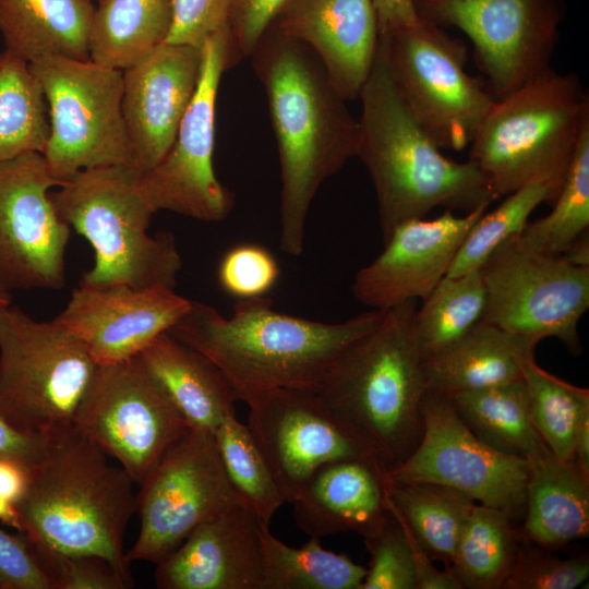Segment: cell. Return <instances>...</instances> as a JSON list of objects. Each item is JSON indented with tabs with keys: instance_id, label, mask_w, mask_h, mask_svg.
Returning a JSON list of instances; mask_svg holds the SVG:
<instances>
[{
	"instance_id": "1",
	"label": "cell",
	"mask_w": 589,
	"mask_h": 589,
	"mask_svg": "<svg viewBox=\"0 0 589 589\" xmlns=\"http://www.w3.org/2000/svg\"><path fill=\"white\" fill-rule=\"evenodd\" d=\"M262 83L280 164L281 250L299 256L315 194L356 157L358 120L304 43L272 25L250 56Z\"/></svg>"
},
{
	"instance_id": "2",
	"label": "cell",
	"mask_w": 589,
	"mask_h": 589,
	"mask_svg": "<svg viewBox=\"0 0 589 589\" xmlns=\"http://www.w3.org/2000/svg\"><path fill=\"white\" fill-rule=\"evenodd\" d=\"M383 312L326 323L277 311L267 296L237 300L230 316L191 301L168 333L215 363L238 401L248 404L277 388L317 392L340 353L373 329Z\"/></svg>"
},
{
	"instance_id": "3",
	"label": "cell",
	"mask_w": 589,
	"mask_h": 589,
	"mask_svg": "<svg viewBox=\"0 0 589 589\" xmlns=\"http://www.w3.org/2000/svg\"><path fill=\"white\" fill-rule=\"evenodd\" d=\"M358 98L356 157L374 187L383 241L398 224L436 207L470 213L498 199L474 163L443 155L401 96L380 43Z\"/></svg>"
},
{
	"instance_id": "4",
	"label": "cell",
	"mask_w": 589,
	"mask_h": 589,
	"mask_svg": "<svg viewBox=\"0 0 589 589\" xmlns=\"http://www.w3.org/2000/svg\"><path fill=\"white\" fill-rule=\"evenodd\" d=\"M133 480L75 425L46 436L41 459L16 504L27 543L67 555H96L132 579L123 548L136 512Z\"/></svg>"
},
{
	"instance_id": "5",
	"label": "cell",
	"mask_w": 589,
	"mask_h": 589,
	"mask_svg": "<svg viewBox=\"0 0 589 589\" xmlns=\"http://www.w3.org/2000/svg\"><path fill=\"white\" fill-rule=\"evenodd\" d=\"M417 300L383 312L378 324L348 346L316 392L345 429L386 471L417 447L429 389L416 330Z\"/></svg>"
},
{
	"instance_id": "6",
	"label": "cell",
	"mask_w": 589,
	"mask_h": 589,
	"mask_svg": "<svg viewBox=\"0 0 589 589\" xmlns=\"http://www.w3.org/2000/svg\"><path fill=\"white\" fill-rule=\"evenodd\" d=\"M588 127L589 97L580 80L549 68L495 99L469 145V160L497 197L532 182L557 195Z\"/></svg>"
},
{
	"instance_id": "7",
	"label": "cell",
	"mask_w": 589,
	"mask_h": 589,
	"mask_svg": "<svg viewBox=\"0 0 589 589\" xmlns=\"http://www.w3.org/2000/svg\"><path fill=\"white\" fill-rule=\"evenodd\" d=\"M136 177L127 165L89 168L50 192L59 216L95 253L80 285L175 289L181 255L172 233L148 235L154 213L137 190Z\"/></svg>"
},
{
	"instance_id": "8",
	"label": "cell",
	"mask_w": 589,
	"mask_h": 589,
	"mask_svg": "<svg viewBox=\"0 0 589 589\" xmlns=\"http://www.w3.org/2000/svg\"><path fill=\"white\" fill-rule=\"evenodd\" d=\"M97 365L56 318L0 311V416L15 430L46 437L74 425Z\"/></svg>"
},
{
	"instance_id": "9",
	"label": "cell",
	"mask_w": 589,
	"mask_h": 589,
	"mask_svg": "<svg viewBox=\"0 0 589 589\" xmlns=\"http://www.w3.org/2000/svg\"><path fill=\"white\" fill-rule=\"evenodd\" d=\"M380 47L408 107L441 149L461 151L495 103L466 71V44L420 16L380 34Z\"/></svg>"
},
{
	"instance_id": "10",
	"label": "cell",
	"mask_w": 589,
	"mask_h": 589,
	"mask_svg": "<svg viewBox=\"0 0 589 589\" xmlns=\"http://www.w3.org/2000/svg\"><path fill=\"white\" fill-rule=\"evenodd\" d=\"M29 68L48 109L44 157L62 182L89 168L131 166L122 117V70L91 59L45 57Z\"/></svg>"
},
{
	"instance_id": "11",
	"label": "cell",
	"mask_w": 589,
	"mask_h": 589,
	"mask_svg": "<svg viewBox=\"0 0 589 589\" xmlns=\"http://www.w3.org/2000/svg\"><path fill=\"white\" fill-rule=\"evenodd\" d=\"M479 272L486 292L483 322L536 344L554 337L574 354L581 351L578 324L589 309V266L531 251L514 236Z\"/></svg>"
},
{
	"instance_id": "12",
	"label": "cell",
	"mask_w": 589,
	"mask_h": 589,
	"mask_svg": "<svg viewBox=\"0 0 589 589\" xmlns=\"http://www.w3.org/2000/svg\"><path fill=\"white\" fill-rule=\"evenodd\" d=\"M229 39L227 24L205 40L197 87L172 145L156 166L137 172V190L154 214L170 211L217 223L235 207V195L218 180L213 163L218 88L235 65Z\"/></svg>"
},
{
	"instance_id": "13",
	"label": "cell",
	"mask_w": 589,
	"mask_h": 589,
	"mask_svg": "<svg viewBox=\"0 0 589 589\" xmlns=\"http://www.w3.org/2000/svg\"><path fill=\"white\" fill-rule=\"evenodd\" d=\"M139 486L140 530L125 552L130 564L158 563L203 521L241 503L224 468L214 433L199 428H190Z\"/></svg>"
},
{
	"instance_id": "14",
	"label": "cell",
	"mask_w": 589,
	"mask_h": 589,
	"mask_svg": "<svg viewBox=\"0 0 589 589\" xmlns=\"http://www.w3.org/2000/svg\"><path fill=\"white\" fill-rule=\"evenodd\" d=\"M74 425L137 485L192 428L140 356L97 365Z\"/></svg>"
},
{
	"instance_id": "15",
	"label": "cell",
	"mask_w": 589,
	"mask_h": 589,
	"mask_svg": "<svg viewBox=\"0 0 589 589\" xmlns=\"http://www.w3.org/2000/svg\"><path fill=\"white\" fill-rule=\"evenodd\" d=\"M418 16L455 27L471 41L478 68L498 99L551 68L563 0H413Z\"/></svg>"
},
{
	"instance_id": "16",
	"label": "cell",
	"mask_w": 589,
	"mask_h": 589,
	"mask_svg": "<svg viewBox=\"0 0 589 589\" xmlns=\"http://www.w3.org/2000/svg\"><path fill=\"white\" fill-rule=\"evenodd\" d=\"M423 431L417 447L387 476L397 481L433 482L456 489L515 522L526 506L529 462L501 453L478 438L446 395L428 389Z\"/></svg>"
},
{
	"instance_id": "17",
	"label": "cell",
	"mask_w": 589,
	"mask_h": 589,
	"mask_svg": "<svg viewBox=\"0 0 589 589\" xmlns=\"http://www.w3.org/2000/svg\"><path fill=\"white\" fill-rule=\"evenodd\" d=\"M62 183L39 152L0 161V285L7 290L64 286L71 227L50 197Z\"/></svg>"
},
{
	"instance_id": "18",
	"label": "cell",
	"mask_w": 589,
	"mask_h": 589,
	"mask_svg": "<svg viewBox=\"0 0 589 589\" xmlns=\"http://www.w3.org/2000/svg\"><path fill=\"white\" fill-rule=\"evenodd\" d=\"M248 428L286 502L296 501L324 465L374 458L316 392L277 388L248 404Z\"/></svg>"
},
{
	"instance_id": "19",
	"label": "cell",
	"mask_w": 589,
	"mask_h": 589,
	"mask_svg": "<svg viewBox=\"0 0 589 589\" xmlns=\"http://www.w3.org/2000/svg\"><path fill=\"white\" fill-rule=\"evenodd\" d=\"M488 207L464 216L445 209L434 219L398 224L383 241V251L357 272L351 285L354 298L378 311L423 300L446 276L465 237Z\"/></svg>"
},
{
	"instance_id": "20",
	"label": "cell",
	"mask_w": 589,
	"mask_h": 589,
	"mask_svg": "<svg viewBox=\"0 0 589 589\" xmlns=\"http://www.w3.org/2000/svg\"><path fill=\"white\" fill-rule=\"evenodd\" d=\"M191 300L166 287L80 285L56 320L73 333L98 364L139 356L188 311Z\"/></svg>"
},
{
	"instance_id": "21",
	"label": "cell",
	"mask_w": 589,
	"mask_h": 589,
	"mask_svg": "<svg viewBox=\"0 0 589 589\" xmlns=\"http://www.w3.org/2000/svg\"><path fill=\"white\" fill-rule=\"evenodd\" d=\"M201 49L164 43L122 70V117L131 167L156 166L173 143L201 75Z\"/></svg>"
},
{
	"instance_id": "22",
	"label": "cell",
	"mask_w": 589,
	"mask_h": 589,
	"mask_svg": "<svg viewBox=\"0 0 589 589\" xmlns=\"http://www.w3.org/2000/svg\"><path fill=\"white\" fill-rule=\"evenodd\" d=\"M259 521L241 503L203 521L156 563V587L259 589Z\"/></svg>"
},
{
	"instance_id": "23",
	"label": "cell",
	"mask_w": 589,
	"mask_h": 589,
	"mask_svg": "<svg viewBox=\"0 0 589 589\" xmlns=\"http://www.w3.org/2000/svg\"><path fill=\"white\" fill-rule=\"evenodd\" d=\"M274 25L314 51L347 101L359 97L380 43L373 0H297Z\"/></svg>"
},
{
	"instance_id": "24",
	"label": "cell",
	"mask_w": 589,
	"mask_h": 589,
	"mask_svg": "<svg viewBox=\"0 0 589 589\" xmlns=\"http://www.w3.org/2000/svg\"><path fill=\"white\" fill-rule=\"evenodd\" d=\"M385 472L374 458H348L324 465L292 502L297 526L318 539L346 531L363 538L375 533L388 516Z\"/></svg>"
},
{
	"instance_id": "25",
	"label": "cell",
	"mask_w": 589,
	"mask_h": 589,
	"mask_svg": "<svg viewBox=\"0 0 589 589\" xmlns=\"http://www.w3.org/2000/svg\"><path fill=\"white\" fill-rule=\"evenodd\" d=\"M139 356L192 428L214 433L228 416L236 414L237 396L219 368L168 332Z\"/></svg>"
},
{
	"instance_id": "26",
	"label": "cell",
	"mask_w": 589,
	"mask_h": 589,
	"mask_svg": "<svg viewBox=\"0 0 589 589\" xmlns=\"http://www.w3.org/2000/svg\"><path fill=\"white\" fill-rule=\"evenodd\" d=\"M522 540L550 550L589 534V476L549 447L528 459Z\"/></svg>"
},
{
	"instance_id": "27",
	"label": "cell",
	"mask_w": 589,
	"mask_h": 589,
	"mask_svg": "<svg viewBox=\"0 0 589 589\" xmlns=\"http://www.w3.org/2000/svg\"><path fill=\"white\" fill-rule=\"evenodd\" d=\"M92 0H0L4 50L27 63L45 57L89 59Z\"/></svg>"
},
{
	"instance_id": "28",
	"label": "cell",
	"mask_w": 589,
	"mask_h": 589,
	"mask_svg": "<svg viewBox=\"0 0 589 589\" xmlns=\"http://www.w3.org/2000/svg\"><path fill=\"white\" fill-rule=\"evenodd\" d=\"M537 344L481 321L465 337L425 361L430 390L448 395L522 378L519 359Z\"/></svg>"
},
{
	"instance_id": "29",
	"label": "cell",
	"mask_w": 589,
	"mask_h": 589,
	"mask_svg": "<svg viewBox=\"0 0 589 589\" xmlns=\"http://www.w3.org/2000/svg\"><path fill=\"white\" fill-rule=\"evenodd\" d=\"M446 396L460 420L490 447L527 460L548 447L531 422L522 378Z\"/></svg>"
},
{
	"instance_id": "30",
	"label": "cell",
	"mask_w": 589,
	"mask_h": 589,
	"mask_svg": "<svg viewBox=\"0 0 589 589\" xmlns=\"http://www.w3.org/2000/svg\"><path fill=\"white\" fill-rule=\"evenodd\" d=\"M172 23V0H101L95 9L89 59L124 70L164 44Z\"/></svg>"
},
{
	"instance_id": "31",
	"label": "cell",
	"mask_w": 589,
	"mask_h": 589,
	"mask_svg": "<svg viewBox=\"0 0 589 589\" xmlns=\"http://www.w3.org/2000/svg\"><path fill=\"white\" fill-rule=\"evenodd\" d=\"M383 482L387 501L430 557L448 567L462 528L477 502L443 484L393 480L387 471Z\"/></svg>"
},
{
	"instance_id": "32",
	"label": "cell",
	"mask_w": 589,
	"mask_h": 589,
	"mask_svg": "<svg viewBox=\"0 0 589 589\" xmlns=\"http://www.w3.org/2000/svg\"><path fill=\"white\" fill-rule=\"evenodd\" d=\"M261 552L259 589H361L366 568L348 555L323 548L310 537L299 548L277 539L259 521Z\"/></svg>"
},
{
	"instance_id": "33",
	"label": "cell",
	"mask_w": 589,
	"mask_h": 589,
	"mask_svg": "<svg viewBox=\"0 0 589 589\" xmlns=\"http://www.w3.org/2000/svg\"><path fill=\"white\" fill-rule=\"evenodd\" d=\"M520 537L504 512L476 504L448 568L462 588L502 589L512 570Z\"/></svg>"
},
{
	"instance_id": "34",
	"label": "cell",
	"mask_w": 589,
	"mask_h": 589,
	"mask_svg": "<svg viewBox=\"0 0 589 589\" xmlns=\"http://www.w3.org/2000/svg\"><path fill=\"white\" fill-rule=\"evenodd\" d=\"M414 314L416 336L424 360L445 351L483 318L486 292L479 271L445 276L421 300Z\"/></svg>"
},
{
	"instance_id": "35",
	"label": "cell",
	"mask_w": 589,
	"mask_h": 589,
	"mask_svg": "<svg viewBox=\"0 0 589 589\" xmlns=\"http://www.w3.org/2000/svg\"><path fill=\"white\" fill-rule=\"evenodd\" d=\"M49 135L48 109L29 64L0 53V161L27 152L44 153Z\"/></svg>"
},
{
	"instance_id": "36",
	"label": "cell",
	"mask_w": 589,
	"mask_h": 589,
	"mask_svg": "<svg viewBox=\"0 0 589 589\" xmlns=\"http://www.w3.org/2000/svg\"><path fill=\"white\" fill-rule=\"evenodd\" d=\"M531 422L560 460L573 462L574 440L578 423L589 411L588 388L572 385L539 366L533 352L519 359Z\"/></svg>"
},
{
	"instance_id": "37",
	"label": "cell",
	"mask_w": 589,
	"mask_h": 589,
	"mask_svg": "<svg viewBox=\"0 0 589 589\" xmlns=\"http://www.w3.org/2000/svg\"><path fill=\"white\" fill-rule=\"evenodd\" d=\"M552 211L516 235L525 248L562 255L589 227V127L582 132Z\"/></svg>"
},
{
	"instance_id": "38",
	"label": "cell",
	"mask_w": 589,
	"mask_h": 589,
	"mask_svg": "<svg viewBox=\"0 0 589 589\" xmlns=\"http://www.w3.org/2000/svg\"><path fill=\"white\" fill-rule=\"evenodd\" d=\"M228 479L241 503L269 526L285 498L247 424L228 416L214 432Z\"/></svg>"
},
{
	"instance_id": "39",
	"label": "cell",
	"mask_w": 589,
	"mask_h": 589,
	"mask_svg": "<svg viewBox=\"0 0 589 589\" xmlns=\"http://www.w3.org/2000/svg\"><path fill=\"white\" fill-rule=\"evenodd\" d=\"M556 195L543 182L526 184L490 213H484L461 242L446 276L455 277L479 271L490 255L506 240L518 235L529 216L543 202H553Z\"/></svg>"
},
{
	"instance_id": "40",
	"label": "cell",
	"mask_w": 589,
	"mask_h": 589,
	"mask_svg": "<svg viewBox=\"0 0 589 589\" xmlns=\"http://www.w3.org/2000/svg\"><path fill=\"white\" fill-rule=\"evenodd\" d=\"M589 577L586 555L560 557L520 538L515 562L502 589H575Z\"/></svg>"
},
{
	"instance_id": "41",
	"label": "cell",
	"mask_w": 589,
	"mask_h": 589,
	"mask_svg": "<svg viewBox=\"0 0 589 589\" xmlns=\"http://www.w3.org/2000/svg\"><path fill=\"white\" fill-rule=\"evenodd\" d=\"M370 563L361 589H417L413 556L401 527L388 516L382 527L364 538Z\"/></svg>"
},
{
	"instance_id": "42",
	"label": "cell",
	"mask_w": 589,
	"mask_h": 589,
	"mask_svg": "<svg viewBox=\"0 0 589 589\" xmlns=\"http://www.w3.org/2000/svg\"><path fill=\"white\" fill-rule=\"evenodd\" d=\"M279 275L274 255L255 243H242L228 250L217 269L220 288L237 300L265 297Z\"/></svg>"
},
{
	"instance_id": "43",
	"label": "cell",
	"mask_w": 589,
	"mask_h": 589,
	"mask_svg": "<svg viewBox=\"0 0 589 589\" xmlns=\"http://www.w3.org/2000/svg\"><path fill=\"white\" fill-rule=\"evenodd\" d=\"M55 589H128L133 580L96 555H67L29 545Z\"/></svg>"
},
{
	"instance_id": "44",
	"label": "cell",
	"mask_w": 589,
	"mask_h": 589,
	"mask_svg": "<svg viewBox=\"0 0 589 589\" xmlns=\"http://www.w3.org/2000/svg\"><path fill=\"white\" fill-rule=\"evenodd\" d=\"M297 0H235L228 26L230 53L236 65L250 57L265 32Z\"/></svg>"
},
{
	"instance_id": "45",
	"label": "cell",
	"mask_w": 589,
	"mask_h": 589,
	"mask_svg": "<svg viewBox=\"0 0 589 589\" xmlns=\"http://www.w3.org/2000/svg\"><path fill=\"white\" fill-rule=\"evenodd\" d=\"M235 0H172V23L165 43L201 49L228 24Z\"/></svg>"
},
{
	"instance_id": "46",
	"label": "cell",
	"mask_w": 589,
	"mask_h": 589,
	"mask_svg": "<svg viewBox=\"0 0 589 589\" xmlns=\"http://www.w3.org/2000/svg\"><path fill=\"white\" fill-rule=\"evenodd\" d=\"M0 589H55L25 538L1 528Z\"/></svg>"
},
{
	"instance_id": "47",
	"label": "cell",
	"mask_w": 589,
	"mask_h": 589,
	"mask_svg": "<svg viewBox=\"0 0 589 589\" xmlns=\"http://www.w3.org/2000/svg\"><path fill=\"white\" fill-rule=\"evenodd\" d=\"M385 504L387 510L398 521L409 543L416 566L417 589H461L459 580L450 568L446 567L441 570L434 566L433 560L413 536L402 517L387 501L386 495Z\"/></svg>"
},
{
	"instance_id": "48",
	"label": "cell",
	"mask_w": 589,
	"mask_h": 589,
	"mask_svg": "<svg viewBox=\"0 0 589 589\" xmlns=\"http://www.w3.org/2000/svg\"><path fill=\"white\" fill-rule=\"evenodd\" d=\"M46 437L22 433L0 416V457L15 459L33 468L43 457Z\"/></svg>"
},
{
	"instance_id": "49",
	"label": "cell",
	"mask_w": 589,
	"mask_h": 589,
	"mask_svg": "<svg viewBox=\"0 0 589 589\" xmlns=\"http://www.w3.org/2000/svg\"><path fill=\"white\" fill-rule=\"evenodd\" d=\"M31 468L11 458L0 457V496L15 506L23 497Z\"/></svg>"
},
{
	"instance_id": "50",
	"label": "cell",
	"mask_w": 589,
	"mask_h": 589,
	"mask_svg": "<svg viewBox=\"0 0 589 589\" xmlns=\"http://www.w3.org/2000/svg\"><path fill=\"white\" fill-rule=\"evenodd\" d=\"M380 34L418 19L413 0H373Z\"/></svg>"
},
{
	"instance_id": "51",
	"label": "cell",
	"mask_w": 589,
	"mask_h": 589,
	"mask_svg": "<svg viewBox=\"0 0 589 589\" xmlns=\"http://www.w3.org/2000/svg\"><path fill=\"white\" fill-rule=\"evenodd\" d=\"M573 462L589 476V411L582 414L576 430Z\"/></svg>"
},
{
	"instance_id": "52",
	"label": "cell",
	"mask_w": 589,
	"mask_h": 589,
	"mask_svg": "<svg viewBox=\"0 0 589 589\" xmlns=\"http://www.w3.org/2000/svg\"><path fill=\"white\" fill-rule=\"evenodd\" d=\"M0 521L12 527L16 531L20 530V519L16 506L0 496Z\"/></svg>"
},
{
	"instance_id": "53",
	"label": "cell",
	"mask_w": 589,
	"mask_h": 589,
	"mask_svg": "<svg viewBox=\"0 0 589 589\" xmlns=\"http://www.w3.org/2000/svg\"><path fill=\"white\" fill-rule=\"evenodd\" d=\"M11 304L9 290L0 285V311Z\"/></svg>"
},
{
	"instance_id": "54",
	"label": "cell",
	"mask_w": 589,
	"mask_h": 589,
	"mask_svg": "<svg viewBox=\"0 0 589 589\" xmlns=\"http://www.w3.org/2000/svg\"><path fill=\"white\" fill-rule=\"evenodd\" d=\"M97 2L101 1V0H96Z\"/></svg>"
}]
</instances>
